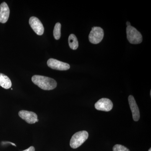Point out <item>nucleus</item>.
<instances>
[{
  "label": "nucleus",
  "mask_w": 151,
  "mask_h": 151,
  "mask_svg": "<svg viewBox=\"0 0 151 151\" xmlns=\"http://www.w3.org/2000/svg\"><path fill=\"white\" fill-rule=\"evenodd\" d=\"M34 84L45 90H52L56 88L57 83L53 78L40 75H34L32 78Z\"/></svg>",
  "instance_id": "1"
},
{
  "label": "nucleus",
  "mask_w": 151,
  "mask_h": 151,
  "mask_svg": "<svg viewBox=\"0 0 151 151\" xmlns=\"http://www.w3.org/2000/svg\"><path fill=\"white\" fill-rule=\"evenodd\" d=\"M88 137V132L86 131L76 132L73 135L70 139V147L73 149L77 148L87 140Z\"/></svg>",
  "instance_id": "2"
},
{
  "label": "nucleus",
  "mask_w": 151,
  "mask_h": 151,
  "mask_svg": "<svg viewBox=\"0 0 151 151\" xmlns=\"http://www.w3.org/2000/svg\"><path fill=\"white\" fill-rule=\"evenodd\" d=\"M127 39L130 43L133 44H138L142 41V36L139 32L133 27H127Z\"/></svg>",
  "instance_id": "3"
},
{
  "label": "nucleus",
  "mask_w": 151,
  "mask_h": 151,
  "mask_svg": "<svg viewBox=\"0 0 151 151\" xmlns=\"http://www.w3.org/2000/svg\"><path fill=\"white\" fill-rule=\"evenodd\" d=\"M104 35V31L102 28L94 27L92 28L89 34V41L94 44L99 43L103 39Z\"/></svg>",
  "instance_id": "4"
},
{
  "label": "nucleus",
  "mask_w": 151,
  "mask_h": 151,
  "mask_svg": "<svg viewBox=\"0 0 151 151\" xmlns=\"http://www.w3.org/2000/svg\"><path fill=\"white\" fill-rule=\"evenodd\" d=\"M47 65L52 69L60 70H68L70 68L68 63L53 58H50L47 60Z\"/></svg>",
  "instance_id": "5"
},
{
  "label": "nucleus",
  "mask_w": 151,
  "mask_h": 151,
  "mask_svg": "<svg viewBox=\"0 0 151 151\" xmlns=\"http://www.w3.org/2000/svg\"><path fill=\"white\" fill-rule=\"evenodd\" d=\"M19 115L21 119L29 124H35L39 121L37 115L31 111L22 110L19 112Z\"/></svg>",
  "instance_id": "6"
},
{
  "label": "nucleus",
  "mask_w": 151,
  "mask_h": 151,
  "mask_svg": "<svg viewBox=\"0 0 151 151\" xmlns=\"http://www.w3.org/2000/svg\"><path fill=\"white\" fill-rule=\"evenodd\" d=\"M113 108V103L108 98H102L95 104V108L98 111L108 112L111 111Z\"/></svg>",
  "instance_id": "7"
},
{
  "label": "nucleus",
  "mask_w": 151,
  "mask_h": 151,
  "mask_svg": "<svg viewBox=\"0 0 151 151\" xmlns=\"http://www.w3.org/2000/svg\"><path fill=\"white\" fill-rule=\"evenodd\" d=\"M29 24L31 27L38 35H43L44 32V28L43 24L37 18L32 17L30 18Z\"/></svg>",
  "instance_id": "8"
},
{
  "label": "nucleus",
  "mask_w": 151,
  "mask_h": 151,
  "mask_svg": "<svg viewBox=\"0 0 151 151\" xmlns=\"http://www.w3.org/2000/svg\"><path fill=\"white\" fill-rule=\"evenodd\" d=\"M129 102L132 111L133 119L135 122H137L140 119L139 110L134 98L132 95L129 96Z\"/></svg>",
  "instance_id": "9"
},
{
  "label": "nucleus",
  "mask_w": 151,
  "mask_h": 151,
  "mask_svg": "<svg viewBox=\"0 0 151 151\" xmlns=\"http://www.w3.org/2000/svg\"><path fill=\"white\" fill-rule=\"evenodd\" d=\"M10 10L7 4L3 2L0 5V22L5 23L9 17Z\"/></svg>",
  "instance_id": "10"
},
{
  "label": "nucleus",
  "mask_w": 151,
  "mask_h": 151,
  "mask_svg": "<svg viewBox=\"0 0 151 151\" xmlns=\"http://www.w3.org/2000/svg\"><path fill=\"white\" fill-rule=\"evenodd\" d=\"M0 86L5 89H9L12 86V81L7 76L0 73Z\"/></svg>",
  "instance_id": "11"
},
{
  "label": "nucleus",
  "mask_w": 151,
  "mask_h": 151,
  "mask_svg": "<svg viewBox=\"0 0 151 151\" xmlns=\"http://www.w3.org/2000/svg\"><path fill=\"white\" fill-rule=\"evenodd\" d=\"M68 44L69 47L72 50L77 49L78 46V42L77 37L74 35L70 34L68 37Z\"/></svg>",
  "instance_id": "12"
},
{
  "label": "nucleus",
  "mask_w": 151,
  "mask_h": 151,
  "mask_svg": "<svg viewBox=\"0 0 151 151\" xmlns=\"http://www.w3.org/2000/svg\"><path fill=\"white\" fill-rule=\"evenodd\" d=\"M61 25L59 22L57 23L53 30V36L55 39L58 40L61 36Z\"/></svg>",
  "instance_id": "13"
},
{
  "label": "nucleus",
  "mask_w": 151,
  "mask_h": 151,
  "mask_svg": "<svg viewBox=\"0 0 151 151\" xmlns=\"http://www.w3.org/2000/svg\"><path fill=\"white\" fill-rule=\"evenodd\" d=\"M113 151H130L129 149L124 146L120 145H116L113 147Z\"/></svg>",
  "instance_id": "14"
},
{
  "label": "nucleus",
  "mask_w": 151,
  "mask_h": 151,
  "mask_svg": "<svg viewBox=\"0 0 151 151\" xmlns=\"http://www.w3.org/2000/svg\"><path fill=\"white\" fill-rule=\"evenodd\" d=\"M23 151H35V148L34 147L31 146V147H29V148Z\"/></svg>",
  "instance_id": "15"
},
{
  "label": "nucleus",
  "mask_w": 151,
  "mask_h": 151,
  "mask_svg": "<svg viewBox=\"0 0 151 151\" xmlns=\"http://www.w3.org/2000/svg\"><path fill=\"white\" fill-rule=\"evenodd\" d=\"M126 24H127V27L131 26V23H130V22H127Z\"/></svg>",
  "instance_id": "16"
},
{
  "label": "nucleus",
  "mask_w": 151,
  "mask_h": 151,
  "mask_svg": "<svg viewBox=\"0 0 151 151\" xmlns=\"http://www.w3.org/2000/svg\"><path fill=\"white\" fill-rule=\"evenodd\" d=\"M6 143H10V144H12V145H13V146H15V147H16V145L15 144H14V143L10 142H6Z\"/></svg>",
  "instance_id": "17"
},
{
  "label": "nucleus",
  "mask_w": 151,
  "mask_h": 151,
  "mask_svg": "<svg viewBox=\"0 0 151 151\" xmlns=\"http://www.w3.org/2000/svg\"><path fill=\"white\" fill-rule=\"evenodd\" d=\"M148 151H151V149L150 148V149H149Z\"/></svg>",
  "instance_id": "18"
}]
</instances>
